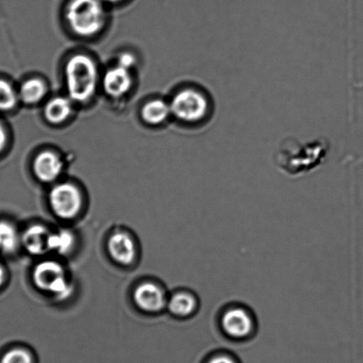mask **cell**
<instances>
[{"instance_id":"cell-11","label":"cell","mask_w":363,"mask_h":363,"mask_svg":"<svg viewBox=\"0 0 363 363\" xmlns=\"http://www.w3.org/2000/svg\"><path fill=\"white\" fill-rule=\"evenodd\" d=\"M102 83L106 93L109 96L119 98L128 94L131 89L133 80L129 70L118 65L108 70Z\"/></svg>"},{"instance_id":"cell-15","label":"cell","mask_w":363,"mask_h":363,"mask_svg":"<svg viewBox=\"0 0 363 363\" xmlns=\"http://www.w3.org/2000/svg\"><path fill=\"white\" fill-rule=\"evenodd\" d=\"M172 114L170 104L162 100H153L147 102L142 111V116L150 125H160Z\"/></svg>"},{"instance_id":"cell-21","label":"cell","mask_w":363,"mask_h":363,"mask_svg":"<svg viewBox=\"0 0 363 363\" xmlns=\"http://www.w3.org/2000/svg\"><path fill=\"white\" fill-rule=\"evenodd\" d=\"M118 65L122 68L130 70L136 65L135 56L129 52H124L119 56Z\"/></svg>"},{"instance_id":"cell-2","label":"cell","mask_w":363,"mask_h":363,"mask_svg":"<svg viewBox=\"0 0 363 363\" xmlns=\"http://www.w3.org/2000/svg\"><path fill=\"white\" fill-rule=\"evenodd\" d=\"M67 89L73 101L86 102L93 98L98 86V69L94 62L84 55L73 56L65 67Z\"/></svg>"},{"instance_id":"cell-25","label":"cell","mask_w":363,"mask_h":363,"mask_svg":"<svg viewBox=\"0 0 363 363\" xmlns=\"http://www.w3.org/2000/svg\"><path fill=\"white\" fill-rule=\"evenodd\" d=\"M104 1L108 2V3H118V2L122 1V0H104Z\"/></svg>"},{"instance_id":"cell-13","label":"cell","mask_w":363,"mask_h":363,"mask_svg":"<svg viewBox=\"0 0 363 363\" xmlns=\"http://www.w3.org/2000/svg\"><path fill=\"white\" fill-rule=\"evenodd\" d=\"M72 113V100L66 97H55L48 102L45 116L52 124H61Z\"/></svg>"},{"instance_id":"cell-5","label":"cell","mask_w":363,"mask_h":363,"mask_svg":"<svg viewBox=\"0 0 363 363\" xmlns=\"http://www.w3.org/2000/svg\"><path fill=\"white\" fill-rule=\"evenodd\" d=\"M218 322L222 333L236 340L248 338L257 329L255 313L244 305L228 306L222 310Z\"/></svg>"},{"instance_id":"cell-20","label":"cell","mask_w":363,"mask_h":363,"mask_svg":"<svg viewBox=\"0 0 363 363\" xmlns=\"http://www.w3.org/2000/svg\"><path fill=\"white\" fill-rule=\"evenodd\" d=\"M0 363H37L33 352L26 348L10 349L0 359Z\"/></svg>"},{"instance_id":"cell-7","label":"cell","mask_w":363,"mask_h":363,"mask_svg":"<svg viewBox=\"0 0 363 363\" xmlns=\"http://www.w3.org/2000/svg\"><path fill=\"white\" fill-rule=\"evenodd\" d=\"M49 202L58 217L70 220L79 214L82 206V196L75 186L62 183L52 188L49 195Z\"/></svg>"},{"instance_id":"cell-8","label":"cell","mask_w":363,"mask_h":363,"mask_svg":"<svg viewBox=\"0 0 363 363\" xmlns=\"http://www.w3.org/2000/svg\"><path fill=\"white\" fill-rule=\"evenodd\" d=\"M63 167L65 164L58 155L52 151H43L35 158L34 174L41 182H52L62 174Z\"/></svg>"},{"instance_id":"cell-9","label":"cell","mask_w":363,"mask_h":363,"mask_svg":"<svg viewBox=\"0 0 363 363\" xmlns=\"http://www.w3.org/2000/svg\"><path fill=\"white\" fill-rule=\"evenodd\" d=\"M135 301L140 309L150 313L160 312L167 304L163 291L150 283L140 284L135 289Z\"/></svg>"},{"instance_id":"cell-4","label":"cell","mask_w":363,"mask_h":363,"mask_svg":"<svg viewBox=\"0 0 363 363\" xmlns=\"http://www.w3.org/2000/svg\"><path fill=\"white\" fill-rule=\"evenodd\" d=\"M172 114L176 118L186 123L203 121L213 107L211 101L203 91L188 89L179 91L172 98L170 104Z\"/></svg>"},{"instance_id":"cell-6","label":"cell","mask_w":363,"mask_h":363,"mask_svg":"<svg viewBox=\"0 0 363 363\" xmlns=\"http://www.w3.org/2000/svg\"><path fill=\"white\" fill-rule=\"evenodd\" d=\"M34 283L38 289L59 298H66L72 294V285L67 279L62 265L52 260L38 264L33 273Z\"/></svg>"},{"instance_id":"cell-3","label":"cell","mask_w":363,"mask_h":363,"mask_svg":"<svg viewBox=\"0 0 363 363\" xmlns=\"http://www.w3.org/2000/svg\"><path fill=\"white\" fill-rule=\"evenodd\" d=\"M70 29L80 37H91L105 26L102 0H70L66 9Z\"/></svg>"},{"instance_id":"cell-22","label":"cell","mask_w":363,"mask_h":363,"mask_svg":"<svg viewBox=\"0 0 363 363\" xmlns=\"http://www.w3.org/2000/svg\"><path fill=\"white\" fill-rule=\"evenodd\" d=\"M208 363H235V362L234 359L228 355H218L215 356Z\"/></svg>"},{"instance_id":"cell-12","label":"cell","mask_w":363,"mask_h":363,"mask_svg":"<svg viewBox=\"0 0 363 363\" xmlns=\"http://www.w3.org/2000/svg\"><path fill=\"white\" fill-rule=\"evenodd\" d=\"M49 235L50 233L43 225H31L23 235V245L30 255H44L48 251Z\"/></svg>"},{"instance_id":"cell-1","label":"cell","mask_w":363,"mask_h":363,"mask_svg":"<svg viewBox=\"0 0 363 363\" xmlns=\"http://www.w3.org/2000/svg\"><path fill=\"white\" fill-rule=\"evenodd\" d=\"M329 151L326 140L318 139L303 143L287 138L278 147L274 161L280 171L296 176L306 174L322 164Z\"/></svg>"},{"instance_id":"cell-23","label":"cell","mask_w":363,"mask_h":363,"mask_svg":"<svg viewBox=\"0 0 363 363\" xmlns=\"http://www.w3.org/2000/svg\"><path fill=\"white\" fill-rule=\"evenodd\" d=\"M6 140H8V136H6L4 126L0 124V152L5 149Z\"/></svg>"},{"instance_id":"cell-19","label":"cell","mask_w":363,"mask_h":363,"mask_svg":"<svg viewBox=\"0 0 363 363\" xmlns=\"http://www.w3.org/2000/svg\"><path fill=\"white\" fill-rule=\"evenodd\" d=\"M17 100L18 97L11 84L0 79V111H6L15 108Z\"/></svg>"},{"instance_id":"cell-10","label":"cell","mask_w":363,"mask_h":363,"mask_svg":"<svg viewBox=\"0 0 363 363\" xmlns=\"http://www.w3.org/2000/svg\"><path fill=\"white\" fill-rule=\"evenodd\" d=\"M108 249L112 259L122 265H130L135 259V242L131 236L125 233L113 234L108 239Z\"/></svg>"},{"instance_id":"cell-18","label":"cell","mask_w":363,"mask_h":363,"mask_svg":"<svg viewBox=\"0 0 363 363\" xmlns=\"http://www.w3.org/2000/svg\"><path fill=\"white\" fill-rule=\"evenodd\" d=\"M18 234L12 224L0 221V252L9 255L15 252L18 245Z\"/></svg>"},{"instance_id":"cell-17","label":"cell","mask_w":363,"mask_h":363,"mask_svg":"<svg viewBox=\"0 0 363 363\" xmlns=\"http://www.w3.org/2000/svg\"><path fill=\"white\" fill-rule=\"evenodd\" d=\"M74 244H75V238L72 232L58 231L49 235L48 251L56 252L60 255H65L70 252Z\"/></svg>"},{"instance_id":"cell-24","label":"cell","mask_w":363,"mask_h":363,"mask_svg":"<svg viewBox=\"0 0 363 363\" xmlns=\"http://www.w3.org/2000/svg\"><path fill=\"white\" fill-rule=\"evenodd\" d=\"M5 281V271L3 267L0 266V285L4 283Z\"/></svg>"},{"instance_id":"cell-16","label":"cell","mask_w":363,"mask_h":363,"mask_svg":"<svg viewBox=\"0 0 363 363\" xmlns=\"http://www.w3.org/2000/svg\"><path fill=\"white\" fill-rule=\"evenodd\" d=\"M47 94V87L43 81L30 79L23 84L20 90V97L24 104H34L42 100Z\"/></svg>"},{"instance_id":"cell-14","label":"cell","mask_w":363,"mask_h":363,"mask_svg":"<svg viewBox=\"0 0 363 363\" xmlns=\"http://www.w3.org/2000/svg\"><path fill=\"white\" fill-rule=\"evenodd\" d=\"M199 308V301L191 292L179 291L172 295L169 301V309L174 315L188 317L192 315Z\"/></svg>"}]
</instances>
